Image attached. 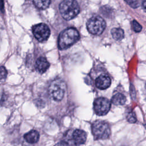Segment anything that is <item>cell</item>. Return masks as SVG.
<instances>
[{
  "instance_id": "3",
  "label": "cell",
  "mask_w": 146,
  "mask_h": 146,
  "mask_svg": "<svg viewBox=\"0 0 146 146\" xmlns=\"http://www.w3.org/2000/svg\"><path fill=\"white\" fill-rule=\"evenodd\" d=\"M92 133L96 140H105L109 137L111 131L108 124L102 120H98L92 124Z\"/></svg>"
},
{
  "instance_id": "7",
  "label": "cell",
  "mask_w": 146,
  "mask_h": 146,
  "mask_svg": "<svg viewBox=\"0 0 146 146\" xmlns=\"http://www.w3.org/2000/svg\"><path fill=\"white\" fill-rule=\"evenodd\" d=\"M111 108L110 100L106 98H98L94 100V110L96 114L99 116L106 115Z\"/></svg>"
},
{
  "instance_id": "9",
  "label": "cell",
  "mask_w": 146,
  "mask_h": 146,
  "mask_svg": "<svg viewBox=\"0 0 146 146\" xmlns=\"http://www.w3.org/2000/svg\"><path fill=\"white\" fill-rule=\"evenodd\" d=\"M111 83L110 78L106 75H102L98 76L95 80V85L97 88L100 90L108 88Z\"/></svg>"
},
{
  "instance_id": "2",
  "label": "cell",
  "mask_w": 146,
  "mask_h": 146,
  "mask_svg": "<svg viewBox=\"0 0 146 146\" xmlns=\"http://www.w3.org/2000/svg\"><path fill=\"white\" fill-rule=\"evenodd\" d=\"M59 11L62 17L67 21L75 18L80 11V7L75 0H64L59 5Z\"/></svg>"
},
{
  "instance_id": "18",
  "label": "cell",
  "mask_w": 146,
  "mask_h": 146,
  "mask_svg": "<svg viewBox=\"0 0 146 146\" xmlns=\"http://www.w3.org/2000/svg\"><path fill=\"white\" fill-rule=\"evenodd\" d=\"M131 7L133 8L138 7L139 6V3L137 0H124Z\"/></svg>"
},
{
  "instance_id": "19",
  "label": "cell",
  "mask_w": 146,
  "mask_h": 146,
  "mask_svg": "<svg viewBox=\"0 0 146 146\" xmlns=\"http://www.w3.org/2000/svg\"><path fill=\"white\" fill-rule=\"evenodd\" d=\"M143 9L145 10V0H143Z\"/></svg>"
},
{
  "instance_id": "14",
  "label": "cell",
  "mask_w": 146,
  "mask_h": 146,
  "mask_svg": "<svg viewBox=\"0 0 146 146\" xmlns=\"http://www.w3.org/2000/svg\"><path fill=\"white\" fill-rule=\"evenodd\" d=\"M50 2L51 0H33L35 6L37 8L42 10L47 9L49 6Z\"/></svg>"
},
{
  "instance_id": "5",
  "label": "cell",
  "mask_w": 146,
  "mask_h": 146,
  "mask_svg": "<svg viewBox=\"0 0 146 146\" xmlns=\"http://www.w3.org/2000/svg\"><path fill=\"white\" fill-rule=\"evenodd\" d=\"M106 26L105 21L99 16L91 17L87 23V28L89 33L96 35H100L104 31Z\"/></svg>"
},
{
  "instance_id": "15",
  "label": "cell",
  "mask_w": 146,
  "mask_h": 146,
  "mask_svg": "<svg viewBox=\"0 0 146 146\" xmlns=\"http://www.w3.org/2000/svg\"><path fill=\"white\" fill-rule=\"evenodd\" d=\"M127 120L129 123H135L137 120L135 113L133 111L129 112L127 115Z\"/></svg>"
},
{
  "instance_id": "4",
  "label": "cell",
  "mask_w": 146,
  "mask_h": 146,
  "mask_svg": "<svg viewBox=\"0 0 146 146\" xmlns=\"http://www.w3.org/2000/svg\"><path fill=\"white\" fill-rule=\"evenodd\" d=\"M66 88L65 82L61 79H57L51 83L48 87V93L53 100L60 101L63 98Z\"/></svg>"
},
{
  "instance_id": "1",
  "label": "cell",
  "mask_w": 146,
  "mask_h": 146,
  "mask_svg": "<svg viewBox=\"0 0 146 146\" xmlns=\"http://www.w3.org/2000/svg\"><path fill=\"white\" fill-rule=\"evenodd\" d=\"M79 38V33L76 29L67 28L62 31L59 35L58 47L60 50L67 49L78 41Z\"/></svg>"
},
{
  "instance_id": "11",
  "label": "cell",
  "mask_w": 146,
  "mask_h": 146,
  "mask_svg": "<svg viewBox=\"0 0 146 146\" xmlns=\"http://www.w3.org/2000/svg\"><path fill=\"white\" fill-rule=\"evenodd\" d=\"M24 139L29 143H36L39 139V134L38 131L31 130L24 135Z\"/></svg>"
},
{
  "instance_id": "17",
  "label": "cell",
  "mask_w": 146,
  "mask_h": 146,
  "mask_svg": "<svg viewBox=\"0 0 146 146\" xmlns=\"http://www.w3.org/2000/svg\"><path fill=\"white\" fill-rule=\"evenodd\" d=\"M132 27L133 30L136 33L140 32L142 29L141 26L135 20H133L132 22Z\"/></svg>"
},
{
  "instance_id": "13",
  "label": "cell",
  "mask_w": 146,
  "mask_h": 146,
  "mask_svg": "<svg viewBox=\"0 0 146 146\" xmlns=\"http://www.w3.org/2000/svg\"><path fill=\"white\" fill-rule=\"evenodd\" d=\"M111 32L113 38L116 40H120L124 38V31L121 28H113Z\"/></svg>"
},
{
  "instance_id": "12",
  "label": "cell",
  "mask_w": 146,
  "mask_h": 146,
  "mask_svg": "<svg viewBox=\"0 0 146 146\" xmlns=\"http://www.w3.org/2000/svg\"><path fill=\"white\" fill-rule=\"evenodd\" d=\"M111 102L115 106L124 105L126 102V98L123 94L117 93L113 96Z\"/></svg>"
},
{
  "instance_id": "6",
  "label": "cell",
  "mask_w": 146,
  "mask_h": 146,
  "mask_svg": "<svg viewBox=\"0 0 146 146\" xmlns=\"http://www.w3.org/2000/svg\"><path fill=\"white\" fill-rule=\"evenodd\" d=\"M33 33L35 38L39 42H43L49 38L50 30L47 25L39 23L33 27Z\"/></svg>"
},
{
  "instance_id": "10",
  "label": "cell",
  "mask_w": 146,
  "mask_h": 146,
  "mask_svg": "<svg viewBox=\"0 0 146 146\" xmlns=\"http://www.w3.org/2000/svg\"><path fill=\"white\" fill-rule=\"evenodd\" d=\"M35 67L39 72L43 74L50 67V63L46 58L41 56L37 59L35 63Z\"/></svg>"
},
{
  "instance_id": "8",
  "label": "cell",
  "mask_w": 146,
  "mask_h": 146,
  "mask_svg": "<svg viewBox=\"0 0 146 146\" xmlns=\"http://www.w3.org/2000/svg\"><path fill=\"white\" fill-rule=\"evenodd\" d=\"M87 139L85 131L81 129H75L72 134V140L74 145H81L84 144Z\"/></svg>"
},
{
  "instance_id": "16",
  "label": "cell",
  "mask_w": 146,
  "mask_h": 146,
  "mask_svg": "<svg viewBox=\"0 0 146 146\" xmlns=\"http://www.w3.org/2000/svg\"><path fill=\"white\" fill-rule=\"evenodd\" d=\"M7 71L5 67L0 66V81H3L6 78Z\"/></svg>"
}]
</instances>
